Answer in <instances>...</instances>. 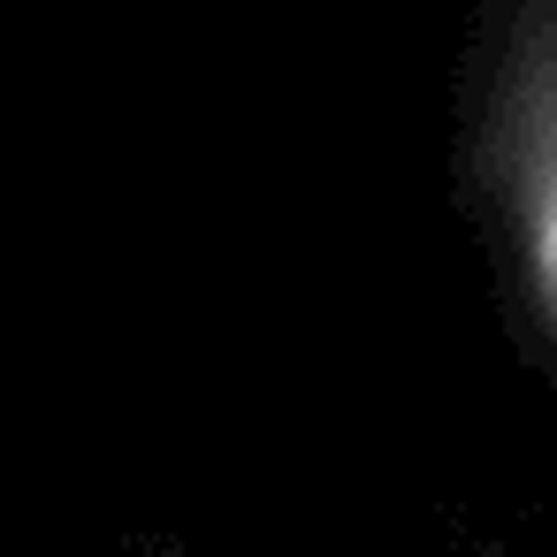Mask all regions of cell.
I'll use <instances>...</instances> for the list:
<instances>
[{
	"label": "cell",
	"instance_id": "cell-1",
	"mask_svg": "<svg viewBox=\"0 0 557 557\" xmlns=\"http://www.w3.org/2000/svg\"><path fill=\"white\" fill-rule=\"evenodd\" d=\"M534 275H542V306L557 321V161H549V191H542V222H534Z\"/></svg>",
	"mask_w": 557,
	"mask_h": 557
}]
</instances>
